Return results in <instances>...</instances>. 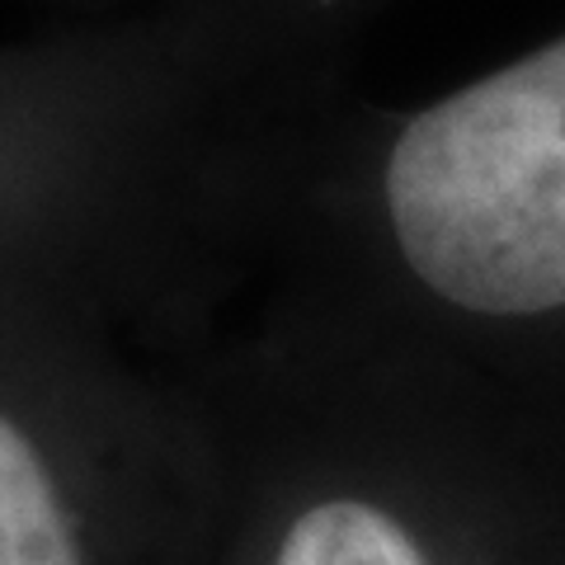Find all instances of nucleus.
<instances>
[{"label": "nucleus", "instance_id": "nucleus-4", "mask_svg": "<svg viewBox=\"0 0 565 565\" xmlns=\"http://www.w3.org/2000/svg\"><path fill=\"white\" fill-rule=\"evenodd\" d=\"M199 20L282 95L340 90V57L396 0H147Z\"/></svg>", "mask_w": 565, "mask_h": 565}, {"label": "nucleus", "instance_id": "nucleus-5", "mask_svg": "<svg viewBox=\"0 0 565 565\" xmlns=\"http://www.w3.org/2000/svg\"><path fill=\"white\" fill-rule=\"evenodd\" d=\"M57 14H118V10H137L147 0H43Z\"/></svg>", "mask_w": 565, "mask_h": 565}, {"label": "nucleus", "instance_id": "nucleus-2", "mask_svg": "<svg viewBox=\"0 0 565 565\" xmlns=\"http://www.w3.org/2000/svg\"><path fill=\"white\" fill-rule=\"evenodd\" d=\"M316 99L166 6L0 43V302L193 344L226 302L264 141Z\"/></svg>", "mask_w": 565, "mask_h": 565}, {"label": "nucleus", "instance_id": "nucleus-3", "mask_svg": "<svg viewBox=\"0 0 565 565\" xmlns=\"http://www.w3.org/2000/svg\"><path fill=\"white\" fill-rule=\"evenodd\" d=\"M212 481V424L174 353L0 302V565H104L122 504Z\"/></svg>", "mask_w": 565, "mask_h": 565}, {"label": "nucleus", "instance_id": "nucleus-1", "mask_svg": "<svg viewBox=\"0 0 565 565\" xmlns=\"http://www.w3.org/2000/svg\"><path fill=\"white\" fill-rule=\"evenodd\" d=\"M207 334L565 452V29L419 104L330 90L282 118Z\"/></svg>", "mask_w": 565, "mask_h": 565}]
</instances>
